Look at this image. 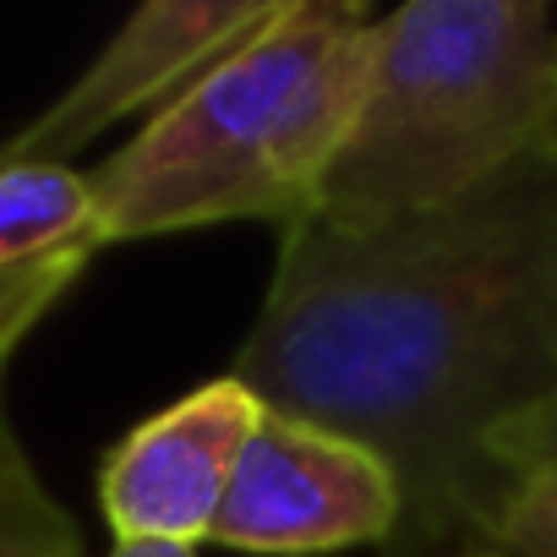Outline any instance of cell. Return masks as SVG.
Instances as JSON below:
<instances>
[{
    "label": "cell",
    "mask_w": 557,
    "mask_h": 557,
    "mask_svg": "<svg viewBox=\"0 0 557 557\" xmlns=\"http://www.w3.org/2000/svg\"><path fill=\"white\" fill-rule=\"evenodd\" d=\"M230 377L388 465L394 557H503L497 437L557 399V132L454 202L290 230Z\"/></svg>",
    "instance_id": "cell-1"
},
{
    "label": "cell",
    "mask_w": 557,
    "mask_h": 557,
    "mask_svg": "<svg viewBox=\"0 0 557 557\" xmlns=\"http://www.w3.org/2000/svg\"><path fill=\"white\" fill-rule=\"evenodd\" d=\"M372 50L377 12L361 0H285L257 39L88 170L104 246L213 224H273L278 235L312 224Z\"/></svg>",
    "instance_id": "cell-2"
},
{
    "label": "cell",
    "mask_w": 557,
    "mask_h": 557,
    "mask_svg": "<svg viewBox=\"0 0 557 557\" xmlns=\"http://www.w3.org/2000/svg\"><path fill=\"white\" fill-rule=\"evenodd\" d=\"M557 132V23L541 0H410L377 17L356 126L318 219L388 224L454 202Z\"/></svg>",
    "instance_id": "cell-3"
},
{
    "label": "cell",
    "mask_w": 557,
    "mask_h": 557,
    "mask_svg": "<svg viewBox=\"0 0 557 557\" xmlns=\"http://www.w3.org/2000/svg\"><path fill=\"white\" fill-rule=\"evenodd\" d=\"M394 530L399 481L372 448L262 405L208 541L268 557H307L361 541L388 546Z\"/></svg>",
    "instance_id": "cell-4"
},
{
    "label": "cell",
    "mask_w": 557,
    "mask_h": 557,
    "mask_svg": "<svg viewBox=\"0 0 557 557\" xmlns=\"http://www.w3.org/2000/svg\"><path fill=\"white\" fill-rule=\"evenodd\" d=\"M278 12L285 0H143L88 61V72H77V83L50 110H39L23 132L0 143V159L66 164L115 121L137 110L159 115L202 72L257 39Z\"/></svg>",
    "instance_id": "cell-5"
},
{
    "label": "cell",
    "mask_w": 557,
    "mask_h": 557,
    "mask_svg": "<svg viewBox=\"0 0 557 557\" xmlns=\"http://www.w3.org/2000/svg\"><path fill=\"white\" fill-rule=\"evenodd\" d=\"M257 421L262 399L224 372L132 426L99 465V508L115 541H208Z\"/></svg>",
    "instance_id": "cell-6"
},
{
    "label": "cell",
    "mask_w": 557,
    "mask_h": 557,
    "mask_svg": "<svg viewBox=\"0 0 557 557\" xmlns=\"http://www.w3.org/2000/svg\"><path fill=\"white\" fill-rule=\"evenodd\" d=\"M104 251L88 170L0 159V345H23Z\"/></svg>",
    "instance_id": "cell-7"
},
{
    "label": "cell",
    "mask_w": 557,
    "mask_h": 557,
    "mask_svg": "<svg viewBox=\"0 0 557 557\" xmlns=\"http://www.w3.org/2000/svg\"><path fill=\"white\" fill-rule=\"evenodd\" d=\"M12 345H0V557H83L77 519L55 503V492L39 481L7 405V372Z\"/></svg>",
    "instance_id": "cell-8"
},
{
    "label": "cell",
    "mask_w": 557,
    "mask_h": 557,
    "mask_svg": "<svg viewBox=\"0 0 557 557\" xmlns=\"http://www.w3.org/2000/svg\"><path fill=\"white\" fill-rule=\"evenodd\" d=\"M497 552L503 557H557V475L519 481L503 524H497Z\"/></svg>",
    "instance_id": "cell-9"
},
{
    "label": "cell",
    "mask_w": 557,
    "mask_h": 557,
    "mask_svg": "<svg viewBox=\"0 0 557 557\" xmlns=\"http://www.w3.org/2000/svg\"><path fill=\"white\" fill-rule=\"evenodd\" d=\"M497 465L513 486L535 475H557V399H546L535 416H524L497 437Z\"/></svg>",
    "instance_id": "cell-10"
},
{
    "label": "cell",
    "mask_w": 557,
    "mask_h": 557,
    "mask_svg": "<svg viewBox=\"0 0 557 557\" xmlns=\"http://www.w3.org/2000/svg\"><path fill=\"white\" fill-rule=\"evenodd\" d=\"M110 557H197L191 546H170V541H115Z\"/></svg>",
    "instance_id": "cell-11"
}]
</instances>
